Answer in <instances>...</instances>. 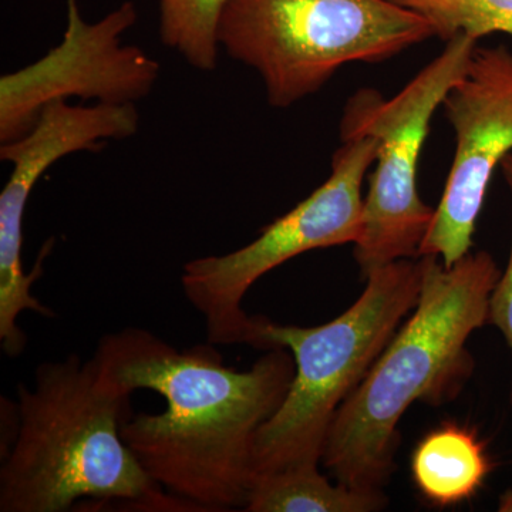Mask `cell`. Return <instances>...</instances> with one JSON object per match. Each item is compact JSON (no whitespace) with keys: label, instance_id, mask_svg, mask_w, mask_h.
<instances>
[{"label":"cell","instance_id":"6da1fadb","mask_svg":"<svg viewBox=\"0 0 512 512\" xmlns=\"http://www.w3.org/2000/svg\"><path fill=\"white\" fill-rule=\"evenodd\" d=\"M212 343L178 350L154 333L124 328L97 343L93 359L133 394L163 396L167 409L121 426V439L154 483L198 511L245 508L256 478V434L284 402L295 360L266 350L251 369L225 366Z\"/></svg>","mask_w":512,"mask_h":512},{"label":"cell","instance_id":"7a4b0ae2","mask_svg":"<svg viewBox=\"0 0 512 512\" xmlns=\"http://www.w3.org/2000/svg\"><path fill=\"white\" fill-rule=\"evenodd\" d=\"M421 289L412 316L377 357L336 413L322 464L339 484L380 491L396 471L399 423L413 403L443 406L456 399L474 372L471 333L488 323L501 271L480 251L447 268L419 256Z\"/></svg>","mask_w":512,"mask_h":512},{"label":"cell","instance_id":"3957f363","mask_svg":"<svg viewBox=\"0 0 512 512\" xmlns=\"http://www.w3.org/2000/svg\"><path fill=\"white\" fill-rule=\"evenodd\" d=\"M15 431L2 451L0 512H66L77 501H126L177 510L121 439L131 394L76 353L19 383Z\"/></svg>","mask_w":512,"mask_h":512},{"label":"cell","instance_id":"277c9868","mask_svg":"<svg viewBox=\"0 0 512 512\" xmlns=\"http://www.w3.org/2000/svg\"><path fill=\"white\" fill-rule=\"evenodd\" d=\"M366 281L352 308L325 325L284 326L262 316L264 350L288 349L295 376L281 407L256 434V476L322 463L340 406L419 302L420 258L384 265Z\"/></svg>","mask_w":512,"mask_h":512},{"label":"cell","instance_id":"5b68a950","mask_svg":"<svg viewBox=\"0 0 512 512\" xmlns=\"http://www.w3.org/2000/svg\"><path fill=\"white\" fill-rule=\"evenodd\" d=\"M434 37L390 0H228L218 40L251 67L275 109L319 92L350 63H382Z\"/></svg>","mask_w":512,"mask_h":512},{"label":"cell","instance_id":"8992f818","mask_svg":"<svg viewBox=\"0 0 512 512\" xmlns=\"http://www.w3.org/2000/svg\"><path fill=\"white\" fill-rule=\"evenodd\" d=\"M478 40L457 35L393 99L375 89L350 97L340 138L375 136L376 168L363 202V228L355 259L363 278L400 259L419 258L434 211L421 200L417 174L434 113L466 73Z\"/></svg>","mask_w":512,"mask_h":512},{"label":"cell","instance_id":"52a82bcc","mask_svg":"<svg viewBox=\"0 0 512 512\" xmlns=\"http://www.w3.org/2000/svg\"><path fill=\"white\" fill-rule=\"evenodd\" d=\"M328 180L295 208L262 229L251 244L225 255L201 256L184 265L181 285L204 316L212 345L262 349V316L242 309L251 286L268 272L313 249L359 241L363 228V180L376 163L375 136L340 138Z\"/></svg>","mask_w":512,"mask_h":512},{"label":"cell","instance_id":"ba28073f","mask_svg":"<svg viewBox=\"0 0 512 512\" xmlns=\"http://www.w3.org/2000/svg\"><path fill=\"white\" fill-rule=\"evenodd\" d=\"M67 2L63 40L35 63L0 79V143L18 140L57 100L136 104L153 92L160 64L138 46L124 45L137 9L124 2L97 22H86L77 0Z\"/></svg>","mask_w":512,"mask_h":512},{"label":"cell","instance_id":"9c48e42d","mask_svg":"<svg viewBox=\"0 0 512 512\" xmlns=\"http://www.w3.org/2000/svg\"><path fill=\"white\" fill-rule=\"evenodd\" d=\"M138 123L136 104L70 106L57 100L42 110L25 136L0 146V158L13 167L0 194V342L10 359L22 355L28 343L18 325L20 313L53 316L32 295L45 251L30 274L23 271V217L33 188L57 161L82 151H99L110 140H126L137 133Z\"/></svg>","mask_w":512,"mask_h":512},{"label":"cell","instance_id":"30bf717a","mask_svg":"<svg viewBox=\"0 0 512 512\" xmlns=\"http://www.w3.org/2000/svg\"><path fill=\"white\" fill-rule=\"evenodd\" d=\"M443 106L456 156L419 256H437L450 268L471 252L491 177L512 153L511 50L477 45Z\"/></svg>","mask_w":512,"mask_h":512},{"label":"cell","instance_id":"8fae6325","mask_svg":"<svg viewBox=\"0 0 512 512\" xmlns=\"http://www.w3.org/2000/svg\"><path fill=\"white\" fill-rule=\"evenodd\" d=\"M493 463L476 430L446 423L417 444L412 457L414 484L439 507L463 503L477 494Z\"/></svg>","mask_w":512,"mask_h":512},{"label":"cell","instance_id":"7c38bea8","mask_svg":"<svg viewBox=\"0 0 512 512\" xmlns=\"http://www.w3.org/2000/svg\"><path fill=\"white\" fill-rule=\"evenodd\" d=\"M383 490L365 491L330 484L319 466L258 474L249 491L247 512H373L387 507Z\"/></svg>","mask_w":512,"mask_h":512},{"label":"cell","instance_id":"4fadbf2b","mask_svg":"<svg viewBox=\"0 0 512 512\" xmlns=\"http://www.w3.org/2000/svg\"><path fill=\"white\" fill-rule=\"evenodd\" d=\"M228 0H160V36L165 46L200 70L217 69L218 29Z\"/></svg>","mask_w":512,"mask_h":512},{"label":"cell","instance_id":"5bb4252c","mask_svg":"<svg viewBox=\"0 0 512 512\" xmlns=\"http://www.w3.org/2000/svg\"><path fill=\"white\" fill-rule=\"evenodd\" d=\"M419 13L448 42L457 35L480 40L493 33L512 36V0H390Z\"/></svg>","mask_w":512,"mask_h":512},{"label":"cell","instance_id":"9a60e30c","mask_svg":"<svg viewBox=\"0 0 512 512\" xmlns=\"http://www.w3.org/2000/svg\"><path fill=\"white\" fill-rule=\"evenodd\" d=\"M501 170H503L505 183L510 188L512 197V153L504 158L503 163H501ZM488 323H491L503 333L505 342H507L512 353V239L507 268L504 272H501L500 279H498L497 285L491 293Z\"/></svg>","mask_w":512,"mask_h":512},{"label":"cell","instance_id":"2e32d148","mask_svg":"<svg viewBox=\"0 0 512 512\" xmlns=\"http://www.w3.org/2000/svg\"><path fill=\"white\" fill-rule=\"evenodd\" d=\"M498 511L512 512V488L501 495L500 501H498Z\"/></svg>","mask_w":512,"mask_h":512}]
</instances>
